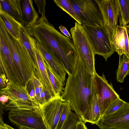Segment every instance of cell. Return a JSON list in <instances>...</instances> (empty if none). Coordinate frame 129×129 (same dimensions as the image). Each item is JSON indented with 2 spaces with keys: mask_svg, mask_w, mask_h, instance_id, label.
Here are the masks:
<instances>
[{
  "mask_svg": "<svg viewBox=\"0 0 129 129\" xmlns=\"http://www.w3.org/2000/svg\"><path fill=\"white\" fill-rule=\"evenodd\" d=\"M0 72L4 74L9 80L13 81L22 86L25 84L13 58L7 42L0 32Z\"/></svg>",
  "mask_w": 129,
  "mask_h": 129,
  "instance_id": "30bf717a",
  "label": "cell"
},
{
  "mask_svg": "<svg viewBox=\"0 0 129 129\" xmlns=\"http://www.w3.org/2000/svg\"><path fill=\"white\" fill-rule=\"evenodd\" d=\"M0 93L10 97L9 102L5 107L7 111L32 110L40 107L32 101L25 86L20 85L13 81H9L6 86L1 89Z\"/></svg>",
  "mask_w": 129,
  "mask_h": 129,
  "instance_id": "8992f818",
  "label": "cell"
},
{
  "mask_svg": "<svg viewBox=\"0 0 129 129\" xmlns=\"http://www.w3.org/2000/svg\"><path fill=\"white\" fill-rule=\"evenodd\" d=\"M10 97L8 96L4 95H1L0 97V102L2 105H4L9 101Z\"/></svg>",
  "mask_w": 129,
  "mask_h": 129,
  "instance_id": "836d02e7",
  "label": "cell"
},
{
  "mask_svg": "<svg viewBox=\"0 0 129 129\" xmlns=\"http://www.w3.org/2000/svg\"><path fill=\"white\" fill-rule=\"evenodd\" d=\"M129 25L117 26L112 44L115 52L119 56L124 55L129 58Z\"/></svg>",
  "mask_w": 129,
  "mask_h": 129,
  "instance_id": "9a60e30c",
  "label": "cell"
},
{
  "mask_svg": "<svg viewBox=\"0 0 129 129\" xmlns=\"http://www.w3.org/2000/svg\"><path fill=\"white\" fill-rule=\"evenodd\" d=\"M79 120L77 115L72 112L62 129H75L76 124Z\"/></svg>",
  "mask_w": 129,
  "mask_h": 129,
  "instance_id": "83f0119b",
  "label": "cell"
},
{
  "mask_svg": "<svg viewBox=\"0 0 129 129\" xmlns=\"http://www.w3.org/2000/svg\"><path fill=\"white\" fill-rule=\"evenodd\" d=\"M112 40L119 16L118 0H97Z\"/></svg>",
  "mask_w": 129,
  "mask_h": 129,
  "instance_id": "7c38bea8",
  "label": "cell"
},
{
  "mask_svg": "<svg viewBox=\"0 0 129 129\" xmlns=\"http://www.w3.org/2000/svg\"><path fill=\"white\" fill-rule=\"evenodd\" d=\"M9 119L19 128L21 126L36 129H46L42 119L41 107L36 109H15L9 111Z\"/></svg>",
  "mask_w": 129,
  "mask_h": 129,
  "instance_id": "ba28073f",
  "label": "cell"
},
{
  "mask_svg": "<svg viewBox=\"0 0 129 129\" xmlns=\"http://www.w3.org/2000/svg\"><path fill=\"white\" fill-rule=\"evenodd\" d=\"M0 85L1 88L5 87L9 81L5 75L3 73L0 72Z\"/></svg>",
  "mask_w": 129,
  "mask_h": 129,
  "instance_id": "4dcf8cb0",
  "label": "cell"
},
{
  "mask_svg": "<svg viewBox=\"0 0 129 129\" xmlns=\"http://www.w3.org/2000/svg\"><path fill=\"white\" fill-rule=\"evenodd\" d=\"M0 19L12 35L15 38L19 39V30L22 25L12 17L5 12L0 11Z\"/></svg>",
  "mask_w": 129,
  "mask_h": 129,
  "instance_id": "44dd1931",
  "label": "cell"
},
{
  "mask_svg": "<svg viewBox=\"0 0 129 129\" xmlns=\"http://www.w3.org/2000/svg\"><path fill=\"white\" fill-rule=\"evenodd\" d=\"M19 129H36L33 128H31L28 127L21 126L20 127Z\"/></svg>",
  "mask_w": 129,
  "mask_h": 129,
  "instance_id": "8d00e7d4",
  "label": "cell"
},
{
  "mask_svg": "<svg viewBox=\"0 0 129 129\" xmlns=\"http://www.w3.org/2000/svg\"><path fill=\"white\" fill-rule=\"evenodd\" d=\"M100 121L110 128L129 129V103L126 102L113 113L102 117Z\"/></svg>",
  "mask_w": 129,
  "mask_h": 129,
  "instance_id": "4fadbf2b",
  "label": "cell"
},
{
  "mask_svg": "<svg viewBox=\"0 0 129 129\" xmlns=\"http://www.w3.org/2000/svg\"><path fill=\"white\" fill-rule=\"evenodd\" d=\"M37 46L46 63L59 79L64 83L67 73L61 61L50 49L38 43Z\"/></svg>",
  "mask_w": 129,
  "mask_h": 129,
  "instance_id": "5bb4252c",
  "label": "cell"
},
{
  "mask_svg": "<svg viewBox=\"0 0 129 129\" xmlns=\"http://www.w3.org/2000/svg\"><path fill=\"white\" fill-rule=\"evenodd\" d=\"M56 5L66 12L79 24L82 25L80 18L74 11L70 0H54Z\"/></svg>",
  "mask_w": 129,
  "mask_h": 129,
  "instance_id": "cb8c5ba5",
  "label": "cell"
},
{
  "mask_svg": "<svg viewBox=\"0 0 129 129\" xmlns=\"http://www.w3.org/2000/svg\"><path fill=\"white\" fill-rule=\"evenodd\" d=\"M22 15L23 25L30 28L34 26L39 19V14L36 11L31 0H21Z\"/></svg>",
  "mask_w": 129,
  "mask_h": 129,
  "instance_id": "ac0fdd59",
  "label": "cell"
},
{
  "mask_svg": "<svg viewBox=\"0 0 129 129\" xmlns=\"http://www.w3.org/2000/svg\"><path fill=\"white\" fill-rule=\"evenodd\" d=\"M5 129H15L6 123L5 124Z\"/></svg>",
  "mask_w": 129,
  "mask_h": 129,
  "instance_id": "d590c367",
  "label": "cell"
},
{
  "mask_svg": "<svg viewBox=\"0 0 129 129\" xmlns=\"http://www.w3.org/2000/svg\"><path fill=\"white\" fill-rule=\"evenodd\" d=\"M75 129H87V128L84 122L82 120L80 119L79 121L76 124Z\"/></svg>",
  "mask_w": 129,
  "mask_h": 129,
  "instance_id": "d6a6232c",
  "label": "cell"
},
{
  "mask_svg": "<svg viewBox=\"0 0 129 129\" xmlns=\"http://www.w3.org/2000/svg\"><path fill=\"white\" fill-rule=\"evenodd\" d=\"M0 129H5V124L2 125L0 124Z\"/></svg>",
  "mask_w": 129,
  "mask_h": 129,
  "instance_id": "74e56055",
  "label": "cell"
},
{
  "mask_svg": "<svg viewBox=\"0 0 129 129\" xmlns=\"http://www.w3.org/2000/svg\"><path fill=\"white\" fill-rule=\"evenodd\" d=\"M0 31L7 42L13 58L25 85L36 71L29 55L19 39L15 38L12 35L1 20Z\"/></svg>",
  "mask_w": 129,
  "mask_h": 129,
  "instance_id": "3957f363",
  "label": "cell"
},
{
  "mask_svg": "<svg viewBox=\"0 0 129 129\" xmlns=\"http://www.w3.org/2000/svg\"><path fill=\"white\" fill-rule=\"evenodd\" d=\"M19 40L29 54L36 71L38 70V65L36 52L37 42L29 28L23 25H22L20 29Z\"/></svg>",
  "mask_w": 129,
  "mask_h": 129,
  "instance_id": "2e32d148",
  "label": "cell"
},
{
  "mask_svg": "<svg viewBox=\"0 0 129 129\" xmlns=\"http://www.w3.org/2000/svg\"><path fill=\"white\" fill-rule=\"evenodd\" d=\"M34 1L37 5L38 9V13L39 14L41 15V17L43 18L46 17L45 16V8L46 5V2L45 0H35Z\"/></svg>",
  "mask_w": 129,
  "mask_h": 129,
  "instance_id": "f546056e",
  "label": "cell"
},
{
  "mask_svg": "<svg viewBox=\"0 0 129 129\" xmlns=\"http://www.w3.org/2000/svg\"><path fill=\"white\" fill-rule=\"evenodd\" d=\"M43 43L60 59L68 75H72L80 57L73 40L54 28L45 35Z\"/></svg>",
  "mask_w": 129,
  "mask_h": 129,
  "instance_id": "7a4b0ae2",
  "label": "cell"
},
{
  "mask_svg": "<svg viewBox=\"0 0 129 129\" xmlns=\"http://www.w3.org/2000/svg\"><path fill=\"white\" fill-rule=\"evenodd\" d=\"M59 28L61 32L64 35L69 38L71 39H72V37L70 34L66 27L61 25L60 26Z\"/></svg>",
  "mask_w": 129,
  "mask_h": 129,
  "instance_id": "1f68e13d",
  "label": "cell"
},
{
  "mask_svg": "<svg viewBox=\"0 0 129 129\" xmlns=\"http://www.w3.org/2000/svg\"><path fill=\"white\" fill-rule=\"evenodd\" d=\"M36 52L38 70L35 72V74L41 83L44 89L53 96H56L49 79L45 61L37 46L36 48Z\"/></svg>",
  "mask_w": 129,
  "mask_h": 129,
  "instance_id": "e0dca14e",
  "label": "cell"
},
{
  "mask_svg": "<svg viewBox=\"0 0 129 129\" xmlns=\"http://www.w3.org/2000/svg\"><path fill=\"white\" fill-rule=\"evenodd\" d=\"M125 103L120 98L115 100L109 105L102 117L107 116L114 113Z\"/></svg>",
  "mask_w": 129,
  "mask_h": 129,
  "instance_id": "4316f807",
  "label": "cell"
},
{
  "mask_svg": "<svg viewBox=\"0 0 129 129\" xmlns=\"http://www.w3.org/2000/svg\"><path fill=\"white\" fill-rule=\"evenodd\" d=\"M0 11L7 14L23 25L21 0H0Z\"/></svg>",
  "mask_w": 129,
  "mask_h": 129,
  "instance_id": "d6986e66",
  "label": "cell"
},
{
  "mask_svg": "<svg viewBox=\"0 0 129 129\" xmlns=\"http://www.w3.org/2000/svg\"><path fill=\"white\" fill-rule=\"evenodd\" d=\"M97 125L100 129H117L110 127L100 121L99 122Z\"/></svg>",
  "mask_w": 129,
  "mask_h": 129,
  "instance_id": "e575fe53",
  "label": "cell"
},
{
  "mask_svg": "<svg viewBox=\"0 0 129 129\" xmlns=\"http://www.w3.org/2000/svg\"><path fill=\"white\" fill-rule=\"evenodd\" d=\"M95 54L107 59L115 52L111 37L107 26H95L83 24Z\"/></svg>",
  "mask_w": 129,
  "mask_h": 129,
  "instance_id": "277c9868",
  "label": "cell"
},
{
  "mask_svg": "<svg viewBox=\"0 0 129 129\" xmlns=\"http://www.w3.org/2000/svg\"><path fill=\"white\" fill-rule=\"evenodd\" d=\"M25 86L26 87L32 101L35 103V89L31 78L25 83Z\"/></svg>",
  "mask_w": 129,
  "mask_h": 129,
  "instance_id": "f1b7e54d",
  "label": "cell"
},
{
  "mask_svg": "<svg viewBox=\"0 0 129 129\" xmlns=\"http://www.w3.org/2000/svg\"><path fill=\"white\" fill-rule=\"evenodd\" d=\"M45 64L50 81L56 94V95H60V94L64 90V83L59 79L45 62Z\"/></svg>",
  "mask_w": 129,
  "mask_h": 129,
  "instance_id": "d4e9b609",
  "label": "cell"
},
{
  "mask_svg": "<svg viewBox=\"0 0 129 129\" xmlns=\"http://www.w3.org/2000/svg\"><path fill=\"white\" fill-rule=\"evenodd\" d=\"M118 68L116 71V79L118 82L122 83L124 78L129 74V58L124 55L119 56Z\"/></svg>",
  "mask_w": 129,
  "mask_h": 129,
  "instance_id": "7402d4cb",
  "label": "cell"
},
{
  "mask_svg": "<svg viewBox=\"0 0 129 129\" xmlns=\"http://www.w3.org/2000/svg\"><path fill=\"white\" fill-rule=\"evenodd\" d=\"M74 46L85 68L94 75L96 72L95 68L94 52L82 25L76 21L74 26L70 30Z\"/></svg>",
  "mask_w": 129,
  "mask_h": 129,
  "instance_id": "5b68a950",
  "label": "cell"
},
{
  "mask_svg": "<svg viewBox=\"0 0 129 129\" xmlns=\"http://www.w3.org/2000/svg\"><path fill=\"white\" fill-rule=\"evenodd\" d=\"M101 117L100 109L94 86L91 102L83 115L82 120L85 123L88 122L92 124H97Z\"/></svg>",
  "mask_w": 129,
  "mask_h": 129,
  "instance_id": "ffe728a7",
  "label": "cell"
},
{
  "mask_svg": "<svg viewBox=\"0 0 129 129\" xmlns=\"http://www.w3.org/2000/svg\"><path fill=\"white\" fill-rule=\"evenodd\" d=\"M69 103L65 101L63 105L61 113L58 123L57 129H62L71 115L72 111Z\"/></svg>",
  "mask_w": 129,
  "mask_h": 129,
  "instance_id": "484cf974",
  "label": "cell"
},
{
  "mask_svg": "<svg viewBox=\"0 0 129 129\" xmlns=\"http://www.w3.org/2000/svg\"><path fill=\"white\" fill-rule=\"evenodd\" d=\"M65 101L60 95H56L41 107L42 119L46 129H57Z\"/></svg>",
  "mask_w": 129,
  "mask_h": 129,
  "instance_id": "8fae6325",
  "label": "cell"
},
{
  "mask_svg": "<svg viewBox=\"0 0 129 129\" xmlns=\"http://www.w3.org/2000/svg\"><path fill=\"white\" fill-rule=\"evenodd\" d=\"M61 96L68 102L80 119L91 102L94 89L93 75L85 68L80 56L73 75H68Z\"/></svg>",
  "mask_w": 129,
  "mask_h": 129,
  "instance_id": "6da1fadb",
  "label": "cell"
},
{
  "mask_svg": "<svg viewBox=\"0 0 129 129\" xmlns=\"http://www.w3.org/2000/svg\"><path fill=\"white\" fill-rule=\"evenodd\" d=\"M119 9V26H124L129 23V0H118Z\"/></svg>",
  "mask_w": 129,
  "mask_h": 129,
  "instance_id": "603a6c76",
  "label": "cell"
},
{
  "mask_svg": "<svg viewBox=\"0 0 129 129\" xmlns=\"http://www.w3.org/2000/svg\"><path fill=\"white\" fill-rule=\"evenodd\" d=\"M93 76L94 88L101 118L110 104L119 98V96L114 90L111 83H109L103 73L100 76L96 72Z\"/></svg>",
  "mask_w": 129,
  "mask_h": 129,
  "instance_id": "9c48e42d",
  "label": "cell"
},
{
  "mask_svg": "<svg viewBox=\"0 0 129 129\" xmlns=\"http://www.w3.org/2000/svg\"><path fill=\"white\" fill-rule=\"evenodd\" d=\"M73 9L83 24L102 26L104 20L99 6L96 0H70Z\"/></svg>",
  "mask_w": 129,
  "mask_h": 129,
  "instance_id": "52a82bcc",
  "label": "cell"
},
{
  "mask_svg": "<svg viewBox=\"0 0 129 129\" xmlns=\"http://www.w3.org/2000/svg\"><path fill=\"white\" fill-rule=\"evenodd\" d=\"M128 75H129V74Z\"/></svg>",
  "mask_w": 129,
  "mask_h": 129,
  "instance_id": "f35d334b",
  "label": "cell"
}]
</instances>
